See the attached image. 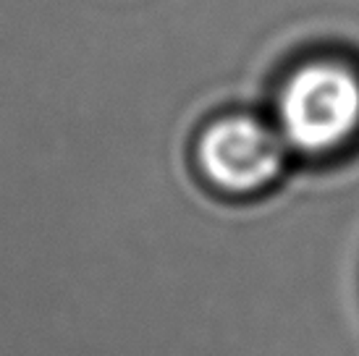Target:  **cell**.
<instances>
[{
	"mask_svg": "<svg viewBox=\"0 0 359 356\" xmlns=\"http://www.w3.org/2000/svg\"><path fill=\"white\" fill-rule=\"evenodd\" d=\"M286 152L289 147L278 129L252 116H229L205 129L197 158L212 186L231 194H252L283 173Z\"/></svg>",
	"mask_w": 359,
	"mask_h": 356,
	"instance_id": "2",
	"label": "cell"
},
{
	"mask_svg": "<svg viewBox=\"0 0 359 356\" xmlns=\"http://www.w3.org/2000/svg\"><path fill=\"white\" fill-rule=\"evenodd\" d=\"M278 134L304 155H328L359 134V71L336 58L309 60L278 92Z\"/></svg>",
	"mask_w": 359,
	"mask_h": 356,
	"instance_id": "1",
	"label": "cell"
}]
</instances>
